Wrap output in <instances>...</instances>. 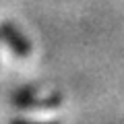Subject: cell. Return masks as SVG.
<instances>
[{
  "mask_svg": "<svg viewBox=\"0 0 124 124\" xmlns=\"http://www.w3.org/2000/svg\"><path fill=\"white\" fill-rule=\"evenodd\" d=\"M0 37L6 41V46H8L17 56L27 58L31 54V41L27 39L21 31L17 29V25H13L10 21L0 23Z\"/></svg>",
  "mask_w": 124,
  "mask_h": 124,
  "instance_id": "cell-2",
  "label": "cell"
},
{
  "mask_svg": "<svg viewBox=\"0 0 124 124\" xmlns=\"http://www.w3.org/2000/svg\"><path fill=\"white\" fill-rule=\"evenodd\" d=\"M10 124H60L58 120H50V122H35V120H13Z\"/></svg>",
  "mask_w": 124,
  "mask_h": 124,
  "instance_id": "cell-3",
  "label": "cell"
},
{
  "mask_svg": "<svg viewBox=\"0 0 124 124\" xmlns=\"http://www.w3.org/2000/svg\"><path fill=\"white\" fill-rule=\"evenodd\" d=\"M13 103L17 108H21V110H56L62 103V95L54 93V95H50L46 99H39L35 95V89L23 87L13 95Z\"/></svg>",
  "mask_w": 124,
  "mask_h": 124,
  "instance_id": "cell-1",
  "label": "cell"
}]
</instances>
